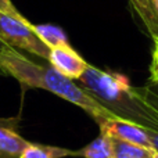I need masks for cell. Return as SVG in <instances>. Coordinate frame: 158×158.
<instances>
[{
    "mask_svg": "<svg viewBox=\"0 0 158 158\" xmlns=\"http://www.w3.org/2000/svg\"><path fill=\"white\" fill-rule=\"evenodd\" d=\"M19 117L0 118V158H19L28 140L18 132Z\"/></svg>",
    "mask_w": 158,
    "mask_h": 158,
    "instance_id": "obj_6",
    "label": "cell"
},
{
    "mask_svg": "<svg viewBox=\"0 0 158 158\" xmlns=\"http://www.w3.org/2000/svg\"><path fill=\"white\" fill-rule=\"evenodd\" d=\"M154 86H157V87H158V85H154Z\"/></svg>",
    "mask_w": 158,
    "mask_h": 158,
    "instance_id": "obj_18",
    "label": "cell"
},
{
    "mask_svg": "<svg viewBox=\"0 0 158 158\" xmlns=\"http://www.w3.org/2000/svg\"><path fill=\"white\" fill-rule=\"evenodd\" d=\"M78 81L92 97L115 117L158 132V115L146 103L140 89H135L125 75L89 65Z\"/></svg>",
    "mask_w": 158,
    "mask_h": 158,
    "instance_id": "obj_2",
    "label": "cell"
},
{
    "mask_svg": "<svg viewBox=\"0 0 158 158\" xmlns=\"http://www.w3.org/2000/svg\"><path fill=\"white\" fill-rule=\"evenodd\" d=\"M150 2H151V6H153V8H154V13H156V15L158 18V0H150Z\"/></svg>",
    "mask_w": 158,
    "mask_h": 158,
    "instance_id": "obj_15",
    "label": "cell"
},
{
    "mask_svg": "<svg viewBox=\"0 0 158 158\" xmlns=\"http://www.w3.org/2000/svg\"><path fill=\"white\" fill-rule=\"evenodd\" d=\"M6 47H7V44H4L2 40H0V54H2V52L6 49Z\"/></svg>",
    "mask_w": 158,
    "mask_h": 158,
    "instance_id": "obj_16",
    "label": "cell"
},
{
    "mask_svg": "<svg viewBox=\"0 0 158 158\" xmlns=\"http://www.w3.org/2000/svg\"><path fill=\"white\" fill-rule=\"evenodd\" d=\"M147 135H148V140H150L151 148L158 154V132L157 131H151L147 129Z\"/></svg>",
    "mask_w": 158,
    "mask_h": 158,
    "instance_id": "obj_14",
    "label": "cell"
},
{
    "mask_svg": "<svg viewBox=\"0 0 158 158\" xmlns=\"http://www.w3.org/2000/svg\"><path fill=\"white\" fill-rule=\"evenodd\" d=\"M97 123L100 126V132L107 135L108 137L151 148L148 135H147V129L142 128V126L136 125V123L131 122V121L114 117V118L101 119Z\"/></svg>",
    "mask_w": 158,
    "mask_h": 158,
    "instance_id": "obj_4",
    "label": "cell"
},
{
    "mask_svg": "<svg viewBox=\"0 0 158 158\" xmlns=\"http://www.w3.org/2000/svg\"><path fill=\"white\" fill-rule=\"evenodd\" d=\"M47 61L50 63V67L71 81L79 79L89 67V64L69 44L50 49Z\"/></svg>",
    "mask_w": 158,
    "mask_h": 158,
    "instance_id": "obj_5",
    "label": "cell"
},
{
    "mask_svg": "<svg viewBox=\"0 0 158 158\" xmlns=\"http://www.w3.org/2000/svg\"><path fill=\"white\" fill-rule=\"evenodd\" d=\"M111 139L112 158H156L157 153L153 148L137 146L133 143H128L123 140Z\"/></svg>",
    "mask_w": 158,
    "mask_h": 158,
    "instance_id": "obj_7",
    "label": "cell"
},
{
    "mask_svg": "<svg viewBox=\"0 0 158 158\" xmlns=\"http://www.w3.org/2000/svg\"><path fill=\"white\" fill-rule=\"evenodd\" d=\"M0 40L13 49L25 50L40 58H49L50 49L38 38L32 24L0 11Z\"/></svg>",
    "mask_w": 158,
    "mask_h": 158,
    "instance_id": "obj_3",
    "label": "cell"
},
{
    "mask_svg": "<svg viewBox=\"0 0 158 158\" xmlns=\"http://www.w3.org/2000/svg\"><path fill=\"white\" fill-rule=\"evenodd\" d=\"M74 157L82 158H112V148H111V139L107 135L100 133L97 139L92 143L85 146L81 150H77Z\"/></svg>",
    "mask_w": 158,
    "mask_h": 158,
    "instance_id": "obj_10",
    "label": "cell"
},
{
    "mask_svg": "<svg viewBox=\"0 0 158 158\" xmlns=\"http://www.w3.org/2000/svg\"><path fill=\"white\" fill-rule=\"evenodd\" d=\"M35 33L38 38L46 44L49 49H54L58 46H65L68 43V38H67L65 32L61 28L56 27V25L50 24H39V25H32Z\"/></svg>",
    "mask_w": 158,
    "mask_h": 158,
    "instance_id": "obj_9",
    "label": "cell"
},
{
    "mask_svg": "<svg viewBox=\"0 0 158 158\" xmlns=\"http://www.w3.org/2000/svg\"><path fill=\"white\" fill-rule=\"evenodd\" d=\"M0 71L11 75L24 87L43 89L86 111L96 122L115 115L94 97L89 94L83 87L75 85L71 79L57 72L53 67H44L31 61L15 49L7 46L0 54Z\"/></svg>",
    "mask_w": 158,
    "mask_h": 158,
    "instance_id": "obj_1",
    "label": "cell"
},
{
    "mask_svg": "<svg viewBox=\"0 0 158 158\" xmlns=\"http://www.w3.org/2000/svg\"><path fill=\"white\" fill-rule=\"evenodd\" d=\"M0 11L4 14H8L11 17H15V18H22L21 13L14 7L11 0H0Z\"/></svg>",
    "mask_w": 158,
    "mask_h": 158,
    "instance_id": "obj_13",
    "label": "cell"
},
{
    "mask_svg": "<svg viewBox=\"0 0 158 158\" xmlns=\"http://www.w3.org/2000/svg\"><path fill=\"white\" fill-rule=\"evenodd\" d=\"M154 49H153V61L150 68V82L151 85H158V36H153Z\"/></svg>",
    "mask_w": 158,
    "mask_h": 158,
    "instance_id": "obj_12",
    "label": "cell"
},
{
    "mask_svg": "<svg viewBox=\"0 0 158 158\" xmlns=\"http://www.w3.org/2000/svg\"><path fill=\"white\" fill-rule=\"evenodd\" d=\"M75 151L69 148L57 147V146L38 144V143H28V146L22 150L19 158H65L74 157Z\"/></svg>",
    "mask_w": 158,
    "mask_h": 158,
    "instance_id": "obj_8",
    "label": "cell"
},
{
    "mask_svg": "<svg viewBox=\"0 0 158 158\" xmlns=\"http://www.w3.org/2000/svg\"><path fill=\"white\" fill-rule=\"evenodd\" d=\"M156 158H158V154H157V156H156Z\"/></svg>",
    "mask_w": 158,
    "mask_h": 158,
    "instance_id": "obj_17",
    "label": "cell"
},
{
    "mask_svg": "<svg viewBox=\"0 0 158 158\" xmlns=\"http://www.w3.org/2000/svg\"><path fill=\"white\" fill-rule=\"evenodd\" d=\"M129 3L144 24L148 33L151 36H158V18L150 0H129Z\"/></svg>",
    "mask_w": 158,
    "mask_h": 158,
    "instance_id": "obj_11",
    "label": "cell"
}]
</instances>
